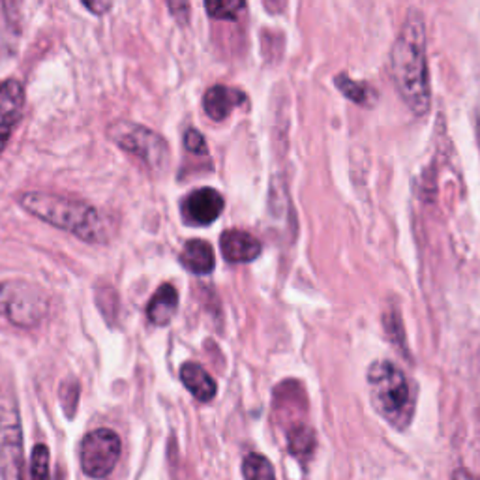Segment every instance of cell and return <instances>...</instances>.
Returning a JSON list of instances; mask_svg holds the SVG:
<instances>
[{
    "mask_svg": "<svg viewBox=\"0 0 480 480\" xmlns=\"http://www.w3.org/2000/svg\"><path fill=\"white\" fill-rule=\"evenodd\" d=\"M390 79L406 106L424 117L432 106L426 55V25L419 10H411L390 49Z\"/></svg>",
    "mask_w": 480,
    "mask_h": 480,
    "instance_id": "obj_1",
    "label": "cell"
},
{
    "mask_svg": "<svg viewBox=\"0 0 480 480\" xmlns=\"http://www.w3.org/2000/svg\"><path fill=\"white\" fill-rule=\"evenodd\" d=\"M32 216L79 237L85 242H108V223L89 203L68 196L27 192L19 199Z\"/></svg>",
    "mask_w": 480,
    "mask_h": 480,
    "instance_id": "obj_2",
    "label": "cell"
},
{
    "mask_svg": "<svg viewBox=\"0 0 480 480\" xmlns=\"http://www.w3.org/2000/svg\"><path fill=\"white\" fill-rule=\"evenodd\" d=\"M368 387L373 407L394 428L409 426L415 400L404 371L390 361H375L368 368Z\"/></svg>",
    "mask_w": 480,
    "mask_h": 480,
    "instance_id": "obj_3",
    "label": "cell"
},
{
    "mask_svg": "<svg viewBox=\"0 0 480 480\" xmlns=\"http://www.w3.org/2000/svg\"><path fill=\"white\" fill-rule=\"evenodd\" d=\"M49 301L46 291L25 280L0 282V316L10 323L31 328L48 316Z\"/></svg>",
    "mask_w": 480,
    "mask_h": 480,
    "instance_id": "obj_4",
    "label": "cell"
},
{
    "mask_svg": "<svg viewBox=\"0 0 480 480\" xmlns=\"http://www.w3.org/2000/svg\"><path fill=\"white\" fill-rule=\"evenodd\" d=\"M108 135L120 149L137 156L153 171H163L170 165L167 141L147 127L128 120H117L108 128Z\"/></svg>",
    "mask_w": 480,
    "mask_h": 480,
    "instance_id": "obj_5",
    "label": "cell"
},
{
    "mask_svg": "<svg viewBox=\"0 0 480 480\" xmlns=\"http://www.w3.org/2000/svg\"><path fill=\"white\" fill-rule=\"evenodd\" d=\"M122 452L120 437L108 428H100L85 435L79 458L83 473L91 478H106L113 473Z\"/></svg>",
    "mask_w": 480,
    "mask_h": 480,
    "instance_id": "obj_6",
    "label": "cell"
},
{
    "mask_svg": "<svg viewBox=\"0 0 480 480\" xmlns=\"http://www.w3.org/2000/svg\"><path fill=\"white\" fill-rule=\"evenodd\" d=\"M23 476V430L17 407L0 406V478L21 480Z\"/></svg>",
    "mask_w": 480,
    "mask_h": 480,
    "instance_id": "obj_7",
    "label": "cell"
},
{
    "mask_svg": "<svg viewBox=\"0 0 480 480\" xmlns=\"http://www.w3.org/2000/svg\"><path fill=\"white\" fill-rule=\"evenodd\" d=\"M25 108V89L17 79L0 83V153L10 141V135Z\"/></svg>",
    "mask_w": 480,
    "mask_h": 480,
    "instance_id": "obj_8",
    "label": "cell"
},
{
    "mask_svg": "<svg viewBox=\"0 0 480 480\" xmlns=\"http://www.w3.org/2000/svg\"><path fill=\"white\" fill-rule=\"evenodd\" d=\"M223 197L214 188H199L182 203V214L188 223L211 225L223 211Z\"/></svg>",
    "mask_w": 480,
    "mask_h": 480,
    "instance_id": "obj_9",
    "label": "cell"
},
{
    "mask_svg": "<svg viewBox=\"0 0 480 480\" xmlns=\"http://www.w3.org/2000/svg\"><path fill=\"white\" fill-rule=\"evenodd\" d=\"M220 248L229 263H249L259 257L263 244L240 229H229L220 237Z\"/></svg>",
    "mask_w": 480,
    "mask_h": 480,
    "instance_id": "obj_10",
    "label": "cell"
},
{
    "mask_svg": "<svg viewBox=\"0 0 480 480\" xmlns=\"http://www.w3.org/2000/svg\"><path fill=\"white\" fill-rule=\"evenodd\" d=\"M246 101L248 98L244 92L237 89H229L225 85H216L206 91L203 98V108L205 113L213 120H225L233 113V109L244 106Z\"/></svg>",
    "mask_w": 480,
    "mask_h": 480,
    "instance_id": "obj_11",
    "label": "cell"
},
{
    "mask_svg": "<svg viewBox=\"0 0 480 480\" xmlns=\"http://www.w3.org/2000/svg\"><path fill=\"white\" fill-rule=\"evenodd\" d=\"M180 263L194 275H211L216 266L214 248L201 239L188 240L180 252Z\"/></svg>",
    "mask_w": 480,
    "mask_h": 480,
    "instance_id": "obj_12",
    "label": "cell"
},
{
    "mask_svg": "<svg viewBox=\"0 0 480 480\" xmlns=\"http://www.w3.org/2000/svg\"><path fill=\"white\" fill-rule=\"evenodd\" d=\"M180 381L192 392L199 402H211L216 396V381L208 375V371L197 362H186L180 368Z\"/></svg>",
    "mask_w": 480,
    "mask_h": 480,
    "instance_id": "obj_13",
    "label": "cell"
},
{
    "mask_svg": "<svg viewBox=\"0 0 480 480\" xmlns=\"http://www.w3.org/2000/svg\"><path fill=\"white\" fill-rule=\"evenodd\" d=\"M177 308H179L177 289L171 284H163L153 295L147 306V316L154 325L163 327L171 323V319L177 314Z\"/></svg>",
    "mask_w": 480,
    "mask_h": 480,
    "instance_id": "obj_14",
    "label": "cell"
},
{
    "mask_svg": "<svg viewBox=\"0 0 480 480\" xmlns=\"http://www.w3.org/2000/svg\"><path fill=\"white\" fill-rule=\"evenodd\" d=\"M334 83H336L338 91L353 100L354 103H359V106H364V108H371V103L375 101V92L371 87H368L366 83H359V81H353L349 79L345 74H340L336 75V79H334Z\"/></svg>",
    "mask_w": 480,
    "mask_h": 480,
    "instance_id": "obj_15",
    "label": "cell"
},
{
    "mask_svg": "<svg viewBox=\"0 0 480 480\" xmlns=\"http://www.w3.org/2000/svg\"><path fill=\"white\" fill-rule=\"evenodd\" d=\"M244 480H276V473L268 458L257 452L248 454L242 462Z\"/></svg>",
    "mask_w": 480,
    "mask_h": 480,
    "instance_id": "obj_16",
    "label": "cell"
},
{
    "mask_svg": "<svg viewBox=\"0 0 480 480\" xmlns=\"http://www.w3.org/2000/svg\"><path fill=\"white\" fill-rule=\"evenodd\" d=\"M29 480H51L49 473V449L46 445H36L31 456Z\"/></svg>",
    "mask_w": 480,
    "mask_h": 480,
    "instance_id": "obj_17",
    "label": "cell"
},
{
    "mask_svg": "<svg viewBox=\"0 0 480 480\" xmlns=\"http://www.w3.org/2000/svg\"><path fill=\"white\" fill-rule=\"evenodd\" d=\"M205 8H206L208 15L214 17V19L233 21L246 8V3H240V0H208Z\"/></svg>",
    "mask_w": 480,
    "mask_h": 480,
    "instance_id": "obj_18",
    "label": "cell"
},
{
    "mask_svg": "<svg viewBox=\"0 0 480 480\" xmlns=\"http://www.w3.org/2000/svg\"><path fill=\"white\" fill-rule=\"evenodd\" d=\"M314 445H316V437H314V432H311L310 428L299 426V428L291 430V433H289V449L293 454L308 456L311 452V449H314Z\"/></svg>",
    "mask_w": 480,
    "mask_h": 480,
    "instance_id": "obj_19",
    "label": "cell"
},
{
    "mask_svg": "<svg viewBox=\"0 0 480 480\" xmlns=\"http://www.w3.org/2000/svg\"><path fill=\"white\" fill-rule=\"evenodd\" d=\"M184 147L190 151V153H196V154H206V143H205V137L197 132V130H188L186 135H184Z\"/></svg>",
    "mask_w": 480,
    "mask_h": 480,
    "instance_id": "obj_20",
    "label": "cell"
},
{
    "mask_svg": "<svg viewBox=\"0 0 480 480\" xmlns=\"http://www.w3.org/2000/svg\"><path fill=\"white\" fill-rule=\"evenodd\" d=\"M83 6L92 10L96 15H101V13H106L111 8V3H83Z\"/></svg>",
    "mask_w": 480,
    "mask_h": 480,
    "instance_id": "obj_21",
    "label": "cell"
},
{
    "mask_svg": "<svg viewBox=\"0 0 480 480\" xmlns=\"http://www.w3.org/2000/svg\"><path fill=\"white\" fill-rule=\"evenodd\" d=\"M454 480H476L475 476H471V475H467L466 471H456V475H454Z\"/></svg>",
    "mask_w": 480,
    "mask_h": 480,
    "instance_id": "obj_22",
    "label": "cell"
},
{
    "mask_svg": "<svg viewBox=\"0 0 480 480\" xmlns=\"http://www.w3.org/2000/svg\"><path fill=\"white\" fill-rule=\"evenodd\" d=\"M475 118H476V139H478V147H480V106L476 108Z\"/></svg>",
    "mask_w": 480,
    "mask_h": 480,
    "instance_id": "obj_23",
    "label": "cell"
}]
</instances>
